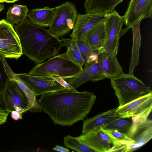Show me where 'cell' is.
I'll use <instances>...</instances> for the list:
<instances>
[{
	"label": "cell",
	"mask_w": 152,
	"mask_h": 152,
	"mask_svg": "<svg viewBox=\"0 0 152 152\" xmlns=\"http://www.w3.org/2000/svg\"><path fill=\"white\" fill-rule=\"evenodd\" d=\"M96 98L93 93L86 91H66L43 94L39 101L41 110L55 124L71 126L87 116Z\"/></svg>",
	"instance_id": "6da1fadb"
},
{
	"label": "cell",
	"mask_w": 152,
	"mask_h": 152,
	"mask_svg": "<svg viewBox=\"0 0 152 152\" xmlns=\"http://www.w3.org/2000/svg\"><path fill=\"white\" fill-rule=\"evenodd\" d=\"M13 27L23 54L37 64L56 56L63 46L61 40L49 30L33 24L27 18Z\"/></svg>",
	"instance_id": "7a4b0ae2"
},
{
	"label": "cell",
	"mask_w": 152,
	"mask_h": 152,
	"mask_svg": "<svg viewBox=\"0 0 152 152\" xmlns=\"http://www.w3.org/2000/svg\"><path fill=\"white\" fill-rule=\"evenodd\" d=\"M83 69L66 53L53 56L44 63L37 64L28 73L42 76L55 75L68 79L75 77Z\"/></svg>",
	"instance_id": "3957f363"
},
{
	"label": "cell",
	"mask_w": 152,
	"mask_h": 152,
	"mask_svg": "<svg viewBox=\"0 0 152 152\" xmlns=\"http://www.w3.org/2000/svg\"><path fill=\"white\" fill-rule=\"evenodd\" d=\"M112 87L121 106L141 97L152 93L151 88L133 75L121 74L110 79Z\"/></svg>",
	"instance_id": "277c9868"
},
{
	"label": "cell",
	"mask_w": 152,
	"mask_h": 152,
	"mask_svg": "<svg viewBox=\"0 0 152 152\" xmlns=\"http://www.w3.org/2000/svg\"><path fill=\"white\" fill-rule=\"evenodd\" d=\"M152 108L142 114L132 117V125L126 134L134 141L127 145L124 152H132L141 147L152 137Z\"/></svg>",
	"instance_id": "5b68a950"
},
{
	"label": "cell",
	"mask_w": 152,
	"mask_h": 152,
	"mask_svg": "<svg viewBox=\"0 0 152 152\" xmlns=\"http://www.w3.org/2000/svg\"><path fill=\"white\" fill-rule=\"evenodd\" d=\"M55 13L49 30L59 38L73 29L77 16L76 5L66 1L54 8Z\"/></svg>",
	"instance_id": "8992f818"
},
{
	"label": "cell",
	"mask_w": 152,
	"mask_h": 152,
	"mask_svg": "<svg viewBox=\"0 0 152 152\" xmlns=\"http://www.w3.org/2000/svg\"><path fill=\"white\" fill-rule=\"evenodd\" d=\"M104 23L106 40L103 52L110 54L118 47L120 38L131 27L126 26L125 28H122L125 23L124 17L120 16L114 10L108 13Z\"/></svg>",
	"instance_id": "52a82bcc"
},
{
	"label": "cell",
	"mask_w": 152,
	"mask_h": 152,
	"mask_svg": "<svg viewBox=\"0 0 152 152\" xmlns=\"http://www.w3.org/2000/svg\"><path fill=\"white\" fill-rule=\"evenodd\" d=\"M22 54L20 38L13 27L4 19L0 20V55L17 59Z\"/></svg>",
	"instance_id": "ba28073f"
},
{
	"label": "cell",
	"mask_w": 152,
	"mask_h": 152,
	"mask_svg": "<svg viewBox=\"0 0 152 152\" xmlns=\"http://www.w3.org/2000/svg\"><path fill=\"white\" fill-rule=\"evenodd\" d=\"M77 138L96 152H119L122 148L101 127L83 134Z\"/></svg>",
	"instance_id": "9c48e42d"
},
{
	"label": "cell",
	"mask_w": 152,
	"mask_h": 152,
	"mask_svg": "<svg viewBox=\"0 0 152 152\" xmlns=\"http://www.w3.org/2000/svg\"><path fill=\"white\" fill-rule=\"evenodd\" d=\"M16 75L33 91L36 97L45 94L67 91L51 76H38L28 73Z\"/></svg>",
	"instance_id": "30bf717a"
},
{
	"label": "cell",
	"mask_w": 152,
	"mask_h": 152,
	"mask_svg": "<svg viewBox=\"0 0 152 152\" xmlns=\"http://www.w3.org/2000/svg\"><path fill=\"white\" fill-rule=\"evenodd\" d=\"M6 111H15L23 114L28 110L27 99L23 91L14 81L7 80L3 91Z\"/></svg>",
	"instance_id": "8fae6325"
},
{
	"label": "cell",
	"mask_w": 152,
	"mask_h": 152,
	"mask_svg": "<svg viewBox=\"0 0 152 152\" xmlns=\"http://www.w3.org/2000/svg\"><path fill=\"white\" fill-rule=\"evenodd\" d=\"M108 13L90 12L84 14H79L70 35L71 39H80L93 26L104 21Z\"/></svg>",
	"instance_id": "7c38bea8"
},
{
	"label": "cell",
	"mask_w": 152,
	"mask_h": 152,
	"mask_svg": "<svg viewBox=\"0 0 152 152\" xmlns=\"http://www.w3.org/2000/svg\"><path fill=\"white\" fill-rule=\"evenodd\" d=\"M152 0H131L123 16L126 26L130 27L139 20L151 18Z\"/></svg>",
	"instance_id": "4fadbf2b"
},
{
	"label": "cell",
	"mask_w": 152,
	"mask_h": 152,
	"mask_svg": "<svg viewBox=\"0 0 152 152\" xmlns=\"http://www.w3.org/2000/svg\"><path fill=\"white\" fill-rule=\"evenodd\" d=\"M152 108V93L141 97L117 108V114L122 118L134 117Z\"/></svg>",
	"instance_id": "5bb4252c"
},
{
	"label": "cell",
	"mask_w": 152,
	"mask_h": 152,
	"mask_svg": "<svg viewBox=\"0 0 152 152\" xmlns=\"http://www.w3.org/2000/svg\"><path fill=\"white\" fill-rule=\"evenodd\" d=\"M106 78L99 60L98 62L93 63L86 68L83 69L75 77L68 79L67 82L76 89L88 81L96 82Z\"/></svg>",
	"instance_id": "9a60e30c"
},
{
	"label": "cell",
	"mask_w": 152,
	"mask_h": 152,
	"mask_svg": "<svg viewBox=\"0 0 152 152\" xmlns=\"http://www.w3.org/2000/svg\"><path fill=\"white\" fill-rule=\"evenodd\" d=\"M118 50L117 47L110 54L103 52L99 56L102 69L107 78H115L124 73L117 58Z\"/></svg>",
	"instance_id": "2e32d148"
},
{
	"label": "cell",
	"mask_w": 152,
	"mask_h": 152,
	"mask_svg": "<svg viewBox=\"0 0 152 152\" xmlns=\"http://www.w3.org/2000/svg\"><path fill=\"white\" fill-rule=\"evenodd\" d=\"M104 21L89 30L80 39L84 40L99 54L103 52L106 40Z\"/></svg>",
	"instance_id": "e0dca14e"
},
{
	"label": "cell",
	"mask_w": 152,
	"mask_h": 152,
	"mask_svg": "<svg viewBox=\"0 0 152 152\" xmlns=\"http://www.w3.org/2000/svg\"><path fill=\"white\" fill-rule=\"evenodd\" d=\"M117 108L111 109L84 121L83 125V134L100 128L114 120L121 117L117 114Z\"/></svg>",
	"instance_id": "ac0fdd59"
},
{
	"label": "cell",
	"mask_w": 152,
	"mask_h": 152,
	"mask_svg": "<svg viewBox=\"0 0 152 152\" xmlns=\"http://www.w3.org/2000/svg\"><path fill=\"white\" fill-rule=\"evenodd\" d=\"M5 69L9 79L15 82L24 93L28 101V110L32 113L41 112L39 100L33 91L13 71L10 66H7Z\"/></svg>",
	"instance_id": "d6986e66"
},
{
	"label": "cell",
	"mask_w": 152,
	"mask_h": 152,
	"mask_svg": "<svg viewBox=\"0 0 152 152\" xmlns=\"http://www.w3.org/2000/svg\"><path fill=\"white\" fill-rule=\"evenodd\" d=\"M55 13L54 8L48 6L42 8H36L28 11L27 16L33 24L42 28L49 27Z\"/></svg>",
	"instance_id": "ffe728a7"
},
{
	"label": "cell",
	"mask_w": 152,
	"mask_h": 152,
	"mask_svg": "<svg viewBox=\"0 0 152 152\" xmlns=\"http://www.w3.org/2000/svg\"><path fill=\"white\" fill-rule=\"evenodd\" d=\"M140 20L131 26L133 35L132 45L129 74L133 75L135 68L139 63V53L141 45V35L140 31Z\"/></svg>",
	"instance_id": "44dd1931"
},
{
	"label": "cell",
	"mask_w": 152,
	"mask_h": 152,
	"mask_svg": "<svg viewBox=\"0 0 152 152\" xmlns=\"http://www.w3.org/2000/svg\"><path fill=\"white\" fill-rule=\"evenodd\" d=\"M124 0H86L84 6L86 13L90 12L108 13Z\"/></svg>",
	"instance_id": "7402d4cb"
},
{
	"label": "cell",
	"mask_w": 152,
	"mask_h": 152,
	"mask_svg": "<svg viewBox=\"0 0 152 152\" xmlns=\"http://www.w3.org/2000/svg\"><path fill=\"white\" fill-rule=\"evenodd\" d=\"M28 9L25 5L14 4L8 9L5 20L12 26L24 20L26 18Z\"/></svg>",
	"instance_id": "603a6c76"
},
{
	"label": "cell",
	"mask_w": 152,
	"mask_h": 152,
	"mask_svg": "<svg viewBox=\"0 0 152 152\" xmlns=\"http://www.w3.org/2000/svg\"><path fill=\"white\" fill-rule=\"evenodd\" d=\"M63 45L67 48L66 53L73 61L82 67L84 61L77 46L75 40L69 38H61Z\"/></svg>",
	"instance_id": "cb8c5ba5"
},
{
	"label": "cell",
	"mask_w": 152,
	"mask_h": 152,
	"mask_svg": "<svg viewBox=\"0 0 152 152\" xmlns=\"http://www.w3.org/2000/svg\"><path fill=\"white\" fill-rule=\"evenodd\" d=\"M132 124V117H120L101 127L104 130H116L126 134L131 127Z\"/></svg>",
	"instance_id": "d4e9b609"
},
{
	"label": "cell",
	"mask_w": 152,
	"mask_h": 152,
	"mask_svg": "<svg viewBox=\"0 0 152 152\" xmlns=\"http://www.w3.org/2000/svg\"><path fill=\"white\" fill-rule=\"evenodd\" d=\"M64 143L68 148L78 152H96L90 147L83 143L77 137L68 135L64 137Z\"/></svg>",
	"instance_id": "484cf974"
},
{
	"label": "cell",
	"mask_w": 152,
	"mask_h": 152,
	"mask_svg": "<svg viewBox=\"0 0 152 152\" xmlns=\"http://www.w3.org/2000/svg\"><path fill=\"white\" fill-rule=\"evenodd\" d=\"M75 40L84 61V69L86 68L91 65L89 58L91 56L94 54H99L83 40L77 39Z\"/></svg>",
	"instance_id": "4316f807"
},
{
	"label": "cell",
	"mask_w": 152,
	"mask_h": 152,
	"mask_svg": "<svg viewBox=\"0 0 152 152\" xmlns=\"http://www.w3.org/2000/svg\"><path fill=\"white\" fill-rule=\"evenodd\" d=\"M102 129L118 144L123 146L125 148L124 151L127 145L134 142L126 134L116 130Z\"/></svg>",
	"instance_id": "83f0119b"
},
{
	"label": "cell",
	"mask_w": 152,
	"mask_h": 152,
	"mask_svg": "<svg viewBox=\"0 0 152 152\" xmlns=\"http://www.w3.org/2000/svg\"><path fill=\"white\" fill-rule=\"evenodd\" d=\"M3 58L0 55V92L3 91L9 79L4 66Z\"/></svg>",
	"instance_id": "f1b7e54d"
},
{
	"label": "cell",
	"mask_w": 152,
	"mask_h": 152,
	"mask_svg": "<svg viewBox=\"0 0 152 152\" xmlns=\"http://www.w3.org/2000/svg\"><path fill=\"white\" fill-rule=\"evenodd\" d=\"M51 76L56 81L66 88L68 91L77 92L78 91L64 80L62 77L57 75H52Z\"/></svg>",
	"instance_id": "f546056e"
},
{
	"label": "cell",
	"mask_w": 152,
	"mask_h": 152,
	"mask_svg": "<svg viewBox=\"0 0 152 152\" xmlns=\"http://www.w3.org/2000/svg\"><path fill=\"white\" fill-rule=\"evenodd\" d=\"M10 113L0 108V125L5 123Z\"/></svg>",
	"instance_id": "4dcf8cb0"
},
{
	"label": "cell",
	"mask_w": 152,
	"mask_h": 152,
	"mask_svg": "<svg viewBox=\"0 0 152 152\" xmlns=\"http://www.w3.org/2000/svg\"><path fill=\"white\" fill-rule=\"evenodd\" d=\"M0 108L7 111L3 91L0 92Z\"/></svg>",
	"instance_id": "1f68e13d"
},
{
	"label": "cell",
	"mask_w": 152,
	"mask_h": 152,
	"mask_svg": "<svg viewBox=\"0 0 152 152\" xmlns=\"http://www.w3.org/2000/svg\"><path fill=\"white\" fill-rule=\"evenodd\" d=\"M11 113L12 118L15 120H18L19 119H21L22 118V114L16 111H13Z\"/></svg>",
	"instance_id": "d6a6232c"
},
{
	"label": "cell",
	"mask_w": 152,
	"mask_h": 152,
	"mask_svg": "<svg viewBox=\"0 0 152 152\" xmlns=\"http://www.w3.org/2000/svg\"><path fill=\"white\" fill-rule=\"evenodd\" d=\"M53 150L62 152H69V150L68 149L58 145H56L55 147L53 148Z\"/></svg>",
	"instance_id": "836d02e7"
},
{
	"label": "cell",
	"mask_w": 152,
	"mask_h": 152,
	"mask_svg": "<svg viewBox=\"0 0 152 152\" xmlns=\"http://www.w3.org/2000/svg\"><path fill=\"white\" fill-rule=\"evenodd\" d=\"M4 2L8 3H13L19 0H3Z\"/></svg>",
	"instance_id": "e575fe53"
},
{
	"label": "cell",
	"mask_w": 152,
	"mask_h": 152,
	"mask_svg": "<svg viewBox=\"0 0 152 152\" xmlns=\"http://www.w3.org/2000/svg\"><path fill=\"white\" fill-rule=\"evenodd\" d=\"M4 6L2 4H0V12L4 10Z\"/></svg>",
	"instance_id": "d590c367"
},
{
	"label": "cell",
	"mask_w": 152,
	"mask_h": 152,
	"mask_svg": "<svg viewBox=\"0 0 152 152\" xmlns=\"http://www.w3.org/2000/svg\"><path fill=\"white\" fill-rule=\"evenodd\" d=\"M4 2L3 0H0V3H3Z\"/></svg>",
	"instance_id": "8d00e7d4"
}]
</instances>
